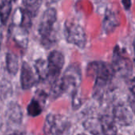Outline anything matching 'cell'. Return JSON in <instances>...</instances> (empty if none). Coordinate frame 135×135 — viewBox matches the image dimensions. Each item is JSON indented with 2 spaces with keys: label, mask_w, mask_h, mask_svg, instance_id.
<instances>
[{
  "label": "cell",
  "mask_w": 135,
  "mask_h": 135,
  "mask_svg": "<svg viewBox=\"0 0 135 135\" xmlns=\"http://www.w3.org/2000/svg\"><path fill=\"white\" fill-rule=\"evenodd\" d=\"M88 74L93 75L97 89L104 87L111 82L115 74L112 65L105 62H93L88 66Z\"/></svg>",
  "instance_id": "obj_3"
},
{
  "label": "cell",
  "mask_w": 135,
  "mask_h": 135,
  "mask_svg": "<svg viewBox=\"0 0 135 135\" xmlns=\"http://www.w3.org/2000/svg\"><path fill=\"white\" fill-rule=\"evenodd\" d=\"M37 82V78L32 67L28 63L24 62L21 66V85L24 90L31 89Z\"/></svg>",
  "instance_id": "obj_9"
},
{
  "label": "cell",
  "mask_w": 135,
  "mask_h": 135,
  "mask_svg": "<svg viewBox=\"0 0 135 135\" xmlns=\"http://www.w3.org/2000/svg\"><path fill=\"white\" fill-rule=\"evenodd\" d=\"M81 81V72L80 66L78 64L70 65L63 76L53 82L51 89V97L57 98L68 91H72L73 93L77 92Z\"/></svg>",
  "instance_id": "obj_1"
},
{
  "label": "cell",
  "mask_w": 135,
  "mask_h": 135,
  "mask_svg": "<svg viewBox=\"0 0 135 135\" xmlns=\"http://www.w3.org/2000/svg\"><path fill=\"white\" fill-rule=\"evenodd\" d=\"M10 32L15 43L22 48H26L28 44V34L27 29L19 26H13L10 28Z\"/></svg>",
  "instance_id": "obj_11"
},
{
  "label": "cell",
  "mask_w": 135,
  "mask_h": 135,
  "mask_svg": "<svg viewBox=\"0 0 135 135\" xmlns=\"http://www.w3.org/2000/svg\"><path fill=\"white\" fill-rule=\"evenodd\" d=\"M41 4L42 0H23V9L31 17H34L38 13Z\"/></svg>",
  "instance_id": "obj_14"
},
{
  "label": "cell",
  "mask_w": 135,
  "mask_h": 135,
  "mask_svg": "<svg viewBox=\"0 0 135 135\" xmlns=\"http://www.w3.org/2000/svg\"><path fill=\"white\" fill-rule=\"evenodd\" d=\"M9 135H25L22 132H20V131H15L12 134H10Z\"/></svg>",
  "instance_id": "obj_21"
},
{
  "label": "cell",
  "mask_w": 135,
  "mask_h": 135,
  "mask_svg": "<svg viewBox=\"0 0 135 135\" xmlns=\"http://www.w3.org/2000/svg\"><path fill=\"white\" fill-rule=\"evenodd\" d=\"M113 119L121 126H130L134 122V113L125 104H119L114 108Z\"/></svg>",
  "instance_id": "obj_7"
},
{
  "label": "cell",
  "mask_w": 135,
  "mask_h": 135,
  "mask_svg": "<svg viewBox=\"0 0 135 135\" xmlns=\"http://www.w3.org/2000/svg\"><path fill=\"white\" fill-rule=\"evenodd\" d=\"M9 116L13 121H21L22 113H21V108L17 104L12 105V107L9 108Z\"/></svg>",
  "instance_id": "obj_18"
},
{
  "label": "cell",
  "mask_w": 135,
  "mask_h": 135,
  "mask_svg": "<svg viewBox=\"0 0 135 135\" xmlns=\"http://www.w3.org/2000/svg\"><path fill=\"white\" fill-rule=\"evenodd\" d=\"M100 130L104 135H116L117 127L116 123L113 118L109 115H103L100 119Z\"/></svg>",
  "instance_id": "obj_12"
},
{
  "label": "cell",
  "mask_w": 135,
  "mask_h": 135,
  "mask_svg": "<svg viewBox=\"0 0 135 135\" xmlns=\"http://www.w3.org/2000/svg\"><path fill=\"white\" fill-rule=\"evenodd\" d=\"M122 3L126 10H129L131 6V0H122Z\"/></svg>",
  "instance_id": "obj_20"
},
{
  "label": "cell",
  "mask_w": 135,
  "mask_h": 135,
  "mask_svg": "<svg viewBox=\"0 0 135 135\" xmlns=\"http://www.w3.org/2000/svg\"><path fill=\"white\" fill-rule=\"evenodd\" d=\"M79 135H83V134H79Z\"/></svg>",
  "instance_id": "obj_24"
},
{
  "label": "cell",
  "mask_w": 135,
  "mask_h": 135,
  "mask_svg": "<svg viewBox=\"0 0 135 135\" xmlns=\"http://www.w3.org/2000/svg\"><path fill=\"white\" fill-rule=\"evenodd\" d=\"M46 99L47 95L43 91L38 90V92L36 94V97L32 98L28 106L27 107L28 114L32 117H36L40 115Z\"/></svg>",
  "instance_id": "obj_10"
},
{
  "label": "cell",
  "mask_w": 135,
  "mask_h": 135,
  "mask_svg": "<svg viewBox=\"0 0 135 135\" xmlns=\"http://www.w3.org/2000/svg\"><path fill=\"white\" fill-rule=\"evenodd\" d=\"M6 67L9 73L13 75L16 74L19 68L17 56L12 52H9L6 55Z\"/></svg>",
  "instance_id": "obj_17"
},
{
  "label": "cell",
  "mask_w": 135,
  "mask_h": 135,
  "mask_svg": "<svg viewBox=\"0 0 135 135\" xmlns=\"http://www.w3.org/2000/svg\"><path fill=\"white\" fill-rule=\"evenodd\" d=\"M68 119L61 115L49 114L44 122V135H61L68 127Z\"/></svg>",
  "instance_id": "obj_5"
},
{
  "label": "cell",
  "mask_w": 135,
  "mask_h": 135,
  "mask_svg": "<svg viewBox=\"0 0 135 135\" xmlns=\"http://www.w3.org/2000/svg\"><path fill=\"white\" fill-rule=\"evenodd\" d=\"M84 127L86 128V130H88L89 132L93 133V134H99L100 132L98 131V125H97V123H95L93 122V119H89L87 120L85 123H84Z\"/></svg>",
  "instance_id": "obj_19"
},
{
  "label": "cell",
  "mask_w": 135,
  "mask_h": 135,
  "mask_svg": "<svg viewBox=\"0 0 135 135\" xmlns=\"http://www.w3.org/2000/svg\"><path fill=\"white\" fill-rule=\"evenodd\" d=\"M64 55L59 51H53L50 53L47 64L48 70V78L53 82L59 79V74L64 66Z\"/></svg>",
  "instance_id": "obj_6"
},
{
  "label": "cell",
  "mask_w": 135,
  "mask_h": 135,
  "mask_svg": "<svg viewBox=\"0 0 135 135\" xmlns=\"http://www.w3.org/2000/svg\"><path fill=\"white\" fill-rule=\"evenodd\" d=\"M57 12L54 8L45 10L40 18L38 32L41 37V43L45 47H50L56 41L57 34Z\"/></svg>",
  "instance_id": "obj_2"
},
{
  "label": "cell",
  "mask_w": 135,
  "mask_h": 135,
  "mask_svg": "<svg viewBox=\"0 0 135 135\" xmlns=\"http://www.w3.org/2000/svg\"><path fill=\"white\" fill-rule=\"evenodd\" d=\"M12 9L11 0H1L0 2V20L3 25H5L9 17Z\"/></svg>",
  "instance_id": "obj_15"
},
{
  "label": "cell",
  "mask_w": 135,
  "mask_h": 135,
  "mask_svg": "<svg viewBox=\"0 0 135 135\" xmlns=\"http://www.w3.org/2000/svg\"><path fill=\"white\" fill-rule=\"evenodd\" d=\"M119 25V19L114 11L108 10L105 13V17L103 21V29L105 32L113 31L116 26Z\"/></svg>",
  "instance_id": "obj_13"
},
{
  "label": "cell",
  "mask_w": 135,
  "mask_h": 135,
  "mask_svg": "<svg viewBox=\"0 0 135 135\" xmlns=\"http://www.w3.org/2000/svg\"><path fill=\"white\" fill-rule=\"evenodd\" d=\"M51 1H53V2H55V1H58V0H51Z\"/></svg>",
  "instance_id": "obj_22"
},
{
  "label": "cell",
  "mask_w": 135,
  "mask_h": 135,
  "mask_svg": "<svg viewBox=\"0 0 135 135\" xmlns=\"http://www.w3.org/2000/svg\"><path fill=\"white\" fill-rule=\"evenodd\" d=\"M112 66L115 73L119 72L122 74L128 73V71L131 70V64L130 59L123 54V51H120L119 47H116L114 51Z\"/></svg>",
  "instance_id": "obj_8"
},
{
  "label": "cell",
  "mask_w": 135,
  "mask_h": 135,
  "mask_svg": "<svg viewBox=\"0 0 135 135\" xmlns=\"http://www.w3.org/2000/svg\"><path fill=\"white\" fill-rule=\"evenodd\" d=\"M64 35L68 43L83 48L86 44V36L83 27L72 20H67L64 25Z\"/></svg>",
  "instance_id": "obj_4"
},
{
  "label": "cell",
  "mask_w": 135,
  "mask_h": 135,
  "mask_svg": "<svg viewBox=\"0 0 135 135\" xmlns=\"http://www.w3.org/2000/svg\"><path fill=\"white\" fill-rule=\"evenodd\" d=\"M35 69L36 71V74L38 75L40 80H47L48 79V70L47 61L43 59H39L35 62Z\"/></svg>",
  "instance_id": "obj_16"
},
{
  "label": "cell",
  "mask_w": 135,
  "mask_h": 135,
  "mask_svg": "<svg viewBox=\"0 0 135 135\" xmlns=\"http://www.w3.org/2000/svg\"><path fill=\"white\" fill-rule=\"evenodd\" d=\"M11 1H12V2H13V1H16V0H11Z\"/></svg>",
  "instance_id": "obj_23"
}]
</instances>
